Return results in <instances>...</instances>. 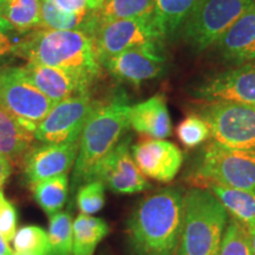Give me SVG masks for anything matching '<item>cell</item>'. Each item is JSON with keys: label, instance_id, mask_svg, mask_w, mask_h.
Segmentation results:
<instances>
[{"label": "cell", "instance_id": "obj_29", "mask_svg": "<svg viewBox=\"0 0 255 255\" xmlns=\"http://www.w3.org/2000/svg\"><path fill=\"white\" fill-rule=\"evenodd\" d=\"M218 255H254L247 228L238 220H228Z\"/></svg>", "mask_w": 255, "mask_h": 255}, {"label": "cell", "instance_id": "obj_28", "mask_svg": "<svg viewBox=\"0 0 255 255\" xmlns=\"http://www.w3.org/2000/svg\"><path fill=\"white\" fill-rule=\"evenodd\" d=\"M13 246L20 254L47 255L50 252L49 234L38 226H24L15 233Z\"/></svg>", "mask_w": 255, "mask_h": 255}, {"label": "cell", "instance_id": "obj_12", "mask_svg": "<svg viewBox=\"0 0 255 255\" xmlns=\"http://www.w3.org/2000/svg\"><path fill=\"white\" fill-rule=\"evenodd\" d=\"M194 96L206 102H238L255 107V62L208 77L195 88Z\"/></svg>", "mask_w": 255, "mask_h": 255}, {"label": "cell", "instance_id": "obj_11", "mask_svg": "<svg viewBox=\"0 0 255 255\" xmlns=\"http://www.w3.org/2000/svg\"><path fill=\"white\" fill-rule=\"evenodd\" d=\"M96 180L117 194H136L150 188V183L133 159L130 136L121 139L116 148L102 161L96 171Z\"/></svg>", "mask_w": 255, "mask_h": 255}, {"label": "cell", "instance_id": "obj_23", "mask_svg": "<svg viewBox=\"0 0 255 255\" xmlns=\"http://www.w3.org/2000/svg\"><path fill=\"white\" fill-rule=\"evenodd\" d=\"M108 233L109 226L104 220L79 214L72 223V255H94Z\"/></svg>", "mask_w": 255, "mask_h": 255}, {"label": "cell", "instance_id": "obj_24", "mask_svg": "<svg viewBox=\"0 0 255 255\" xmlns=\"http://www.w3.org/2000/svg\"><path fill=\"white\" fill-rule=\"evenodd\" d=\"M91 12L97 25L120 19L154 18L157 15L155 0H107L100 8Z\"/></svg>", "mask_w": 255, "mask_h": 255}, {"label": "cell", "instance_id": "obj_15", "mask_svg": "<svg viewBox=\"0 0 255 255\" xmlns=\"http://www.w3.org/2000/svg\"><path fill=\"white\" fill-rule=\"evenodd\" d=\"M131 150L141 173L158 182H170L182 167V151L176 144L164 139H145L133 145Z\"/></svg>", "mask_w": 255, "mask_h": 255}, {"label": "cell", "instance_id": "obj_20", "mask_svg": "<svg viewBox=\"0 0 255 255\" xmlns=\"http://www.w3.org/2000/svg\"><path fill=\"white\" fill-rule=\"evenodd\" d=\"M206 188L214 194L233 219L245 227L255 225V190L239 189L219 183H207Z\"/></svg>", "mask_w": 255, "mask_h": 255}, {"label": "cell", "instance_id": "obj_9", "mask_svg": "<svg viewBox=\"0 0 255 255\" xmlns=\"http://www.w3.org/2000/svg\"><path fill=\"white\" fill-rule=\"evenodd\" d=\"M55 105L33 85L23 68H0V107L31 131Z\"/></svg>", "mask_w": 255, "mask_h": 255}, {"label": "cell", "instance_id": "obj_39", "mask_svg": "<svg viewBox=\"0 0 255 255\" xmlns=\"http://www.w3.org/2000/svg\"><path fill=\"white\" fill-rule=\"evenodd\" d=\"M2 4H4V0H0V19H1V12H2Z\"/></svg>", "mask_w": 255, "mask_h": 255}, {"label": "cell", "instance_id": "obj_18", "mask_svg": "<svg viewBox=\"0 0 255 255\" xmlns=\"http://www.w3.org/2000/svg\"><path fill=\"white\" fill-rule=\"evenodd\" d=\"M130 127L150 138L164 139L171 133V120L163 95H156L130 107Z\"/></svg>", "mask_w": 255, "mask_h": 255}, {"label": "cell", "instance_id": "obj_13", "mask_svg": "<svg viewBox=\"0 0 255 255\" xmlns=\"http://www.w3.org/2000/svg\"><path fill=\"white\" fill-rule=\"evenodd\" d=\"M163 46L146 45L123 51L104 60V66L110 75L119 81L138 85L162 75L165 68Z\"/></svg>", "mask_w": 255, "mask_h": 255}, {"label": "cell", "instance_id": "obj_16", "mask_svg": "<svg viewBox=\"0 0 255 255\" xmlns=\"http://www.w3.org/2000/svg\"><path fill=\"white\" fill-rule=\"evenodd\" d=\"M23 71L34 87L55 104L73 96L90 92L91 87L88 83L62 69L39 63H26Z\"/></svg>", "mask_w": 255, "mask_h": 255}, {"label": "cell", "instance_id": "obj_40", "mask_svg": "<svg viewBox=\"0 0 255 255\" xmlns=\"http://www.w3.org/2000/svg\"><path fill=\"white\" fill-rule=\"evenodd\" d=\"M13 255H25V254H20V253H15V254H13Z\"/></svg>", "mask_w": 255, "mask_h": 255}, {"label": "cell", "instance_id": "obj_21", "mask_svg": "<svg viewBox=\"0 0 255 255\" xmlns=\"http://www.w3.org/2000/svg\"><path fill=\"white\" fill-rule=\"evenodd\" d=\"M96 26V19L91 11L87 14L64 11L53 0H40V24L44 30H77L89 36Z\"/></svg>", "mask_w": 255, "mask_h": 255}, {"label": "cell", "instance_id": "obj_35", "mask_svg": "<svg viewBox=\"0 0 255 255\" xmlns=\"http://www.w3.org/2000/svg\"><path fill=\"white\" fill-rule=\"evenodd\" d=\"M12 173V164L11 161L4 156L2 154H0V190L1 188L4 187V184L7 178L9 177V175Z\"/></svg>", "mask_w": 255, "mask_h": 255}, {"label": "cell", "instance_id": "obj_30", "mask_svg": "<svg viewBox=\"0 0 255 255\" xmlns=\"http://www.w3.org/2000/svg\"><path fill=\"white\" fill-rule=\"evenodd\" d=\"M104 191L105 186L98 180L83 184L76 191V202L82 214L92 215L103 208L105 203Z\"/></svg>", "mask_w": 255, "mask_h": 255}, {"label": "cell", "instance_id": "obj_33", "mask_svg": "<svg viewBox=\"0 0 255 255\" xmlns=\"http://www.w3.org/2000/svg\"><path fill=\"white\" fill-rule=\"evenodd\" d=\"M60 8L71 13L87 14L89 9V0H53Z\"/></svg>", "mask_w": 255, "mask_h": 255}, {"label": "cell", "instance_id": "obj_8", "mask_svg": "<svg viewBox=\"0 0 255 255\" xmlns=\"http://www.w3.org/2000/svg\"><path fill=\"white\" fill-rule=\"evenodd\" d=\"M200 116L214 142L229 148L255 150V107L238 102H208Z\"/></svg>", "mask_w": 255, "mask_h": 255}, {"label": "cell", "instance_id": "obj_25", "mask_svg": "<svg viewBox=\"0 0 255 255\" xmlns=\"http://www.w3.org/2000/svg\"><path fill=\"white\" fill-rule=\"evenodd\" d=\"M32 190L40 208L49 215H53L65 205L69 190V178L66 174L47 178L33 184Z\"/></svg>", "mask_w": 255, "mask_h": 255}, {"label": "cell", "instance_id": "obj_26", "mask_svg": "<svg viewBox=\"0 0 255 255\" xmlns=\"http://www.w3.org/2000/svg\"><path fill=\"white\" fill-rule=\"evenodd\" d=\"M157 21L163 34L173 36L196 7L200 0H155Z\"/></svg>", "mask_w": 255, "mask_h": 255}, {"label": "cell", "instance_id": "obj_6", "mask_svg": "<svg viewBox=\"0 0 255 255\" xmlns=\"http://www.w3.org/2000/svg\"><path fill=\"white\" fill-rule=\"evenodd\" d=\"M195 175L207 183L255 190V150L212 142L201 155Z\"/></svg>", "mask_w": 255, "mask_h": 255}, {"label": "cell", "instance_id": "obj_17", "mask_svg": "<svg viewBox=\"0 0 255 255\" xmlns=\"http://www.w3.org/2000/svg\"><path fill=\"white\" fill-rule=\"evenodd\" d=\"M215 45L222 58L229 63L242 65L255 62V4L222 34Z\"/></svg>", "mask_w": 255, "mask_h": 255}, {"label": "cell", "instance_id": "obj_36", "mask_svg": "<svg viewBox=\"0 0 255 255\" xmlns=\"http://www.w3.org/2000/svg\"><path fill=\"white\" fill-rule=\"evenodd\" d=\"M0 255H13V252L8 246V242L2 238L1 234H0Z\"/></svg>", "mask_w": 255, "mask_h": 255}, {"label": "cell", "instance_id": "obj_22", "mask_svg": "<svg viewBox=\"0 0 255 255\" xmlns=\"http://www.w3.org/2000/svg\"><path fill=\"white\" fill-rule=\"evenodd\" d=\"M0 21L19 34L36 30L40 24V0H4Z\"/></svg>", "mask_w": 255, "mask_h": 255}, {"label": "cell", "instance_id": "obj_5", "mask_svg": "<svg viewBox=\"0 0 255 255\" xmlns=\"http://www.w3.org/2000/svg\"><path fill=\"white\" fill-rule=\"evenodd\" d=\"M255 0H200L183 24V38L196 52L215 45Z\"/></svg>", "mask_w": 255, "mask_h": 255}, {"label": "cell", "instance_id": "obj_14", "mask_svg": "<svg viewBox=\"0 0 255 255\" xmlns=\"http://www.w3.org/2000/svg\"><path fill=\"white\" fill-rule=\"evenodd\" d=\"M79 139L66 143H44L32 146L23 159L24 174L31 186L66 174L76 162Z\"/></svg>", "mask_w": 255, "mask_h": 255}, {"label": "cell", "instance_id": "obj_37", "mask_svg": "<svg viewBox=\"0 0 255 255\" xmlns=\"http://www.w3.org/2000/svg\"><path fill=\"white\" fill-rule=\"evenodd\" d=\"M248 231V235H250V241H251V247L252 252L255 255V225L251 226V227H246Z\"/></svg>", "mask_w": 255, "mask_h": 255}, {"label": "cell", "instance_id": "obj_32", "mask_svg": "<svg viewBox=\"0 0 255 255\" xmlns=\"http://www.w3.org/2000/svg\"><path fill=\"white\" fill-rule=\"evenodd\" d=\"M17 210L7 199H5L4 194L0 190V234L7 242L14 239L17 233Z\"/></svg>", "mask_w": 255, "mask_h": 255}, {"label": "cell", "instance_id": "obj_3", "mask_svg": "<svg viewBox=\"0 0 255 255\" xmlns=\"http://www.w3.org/2000/svg\"><path fill=\"white\" fill-rule=\"evenodd\" d=\"M131 105L122 100L98 103L84 124L77 158L71 181V193L83 184L95 181L96 171L102 161L116 148L130 127L129 111Z\"/></svg>", "mask_w": 255, "mask_h": 255}, {"label": "cell", "instance_id": "obj_1", "mask_svg": "<svg viewBox=\"0 0 255 255\" xmlns=\"http://www.w3.org/2000/svg\"><path fill=\"white\" fill-rule=\"evenodd\" d=\"M184 193L169 187L145 197L127 223L129 255H177Z\"/></svg>", "mask_w": 255, "mask_h": 255}, {"label": "cell", "instance_id": "obj_19", "mask_svg": "<svg viewBox=\"0 0 255 255\" xmlns=\"http://www.w3.org/2000/svg\"><path fill=\"white\" fill-rule=\"evenodd\" d=\"M34 139L33 131L0 107V154L9 161H23Z\"/></svg>", "mask_w": 255, "mask_h": 255}, {"label": "cell", "instance_id": "obj_31", "mask_svg": "<svg viewBox=\"0 0 255 255\" xmlns=\"http://www.w3.org/2000/svg\"><path fill=\"white\" fill-rule=\"evenodd\" d=\"M177 136L187 148H195L209 138L210 130L202 117L190 115L177 127Z\"/></svg>", "mask_w": 255, "mask_h": 255}, {"label": "cell", "instance_id": "obj_10", "mask_svg": "<svg viewBox=\"0 0 255 255\" xmlns=\"http://www.w3.org/2000/svg\"><path fill=\"white\" fill-rule=\"evenodd\" d=\"M98 103L90 92L58 102L37 127L34 137L43 143H66L79 139L85 122Z\"/></svg>", "mask_w": 255, "mask_h": 255}, {"label": "cell", "instance_id": "obj_34", "mask_svg": "<svg viewBox=\"0 0 255 255\" xmlns=\"http://www.w3.org/2000/svg\"><path fill=\"white\" fill-rule=\"evenodd\" d=\"M8 32H11L4 24L0 21V59L8 53L13 52L15 43L9 37Z\"/></svg>", "mask_w": 255, "mask_h": 255}, {"label": "cell", "instance_id": "obj_4", "mask_svg": "<svg viewBox=\"0 0 255 255\" xmlns=\"http://www.w3.org/2000/svg\"><path fill=\"white\" fill-rule=\"evenodd\" d=\"M228 220V212L208 188L188 190L177 255H218Z\"/></svg>", "mask_w": 255, "mask_h": 255}, {"label": "cell", "instance_id": "obj_27", "mask_svg": "<svg viewBox=\"0 0 255 255\" xmlns=\"http://www.w3.org/2000/svg\"><path fill=\"white\" fill-rule=\"evenodd\" d=\"M49 241L47 255H72V221L69 213L58 212L51 215Z\"/></svg>", "mask_w": 255, "mask_h": 255}, {"label": "cell", "instance_id": "obj_2", "mask_svg": "<svg viewBox=\"0 0 255 255\" xmlns=\"http://www.w3.org/2000/svg\"><path fill=\"white\" fill-rule=\"evenodd\" d=\"M12 53L27 63H39L68 71L90 87L102 73L94 41L83 31L36 28L15 43Z\"/></svg>", "mask_w": 255, "mask_h": 255}, {"label": "cell", "instance_id": "obj_38", "mask_svg": "<svg viewBox=\"0 0 255 255\" xmlns=\"http://www.w3.org/2000/svg\"><path fill=\"white\" fill-rule=\"evenodd\" d=\"M107 0H89V9L90 11H95V9H98Z\"/></svg>", "mask_w": 255, "mask_h": 255}, {"label": "cell", "instance_id": "obj_7", "mask_svg": "<svg viewBox=\"0 0 255 255\" xmlns=\"http://www.w3.org/2000/svg\"><path fill=\"white\" fill-rule=\"evenodd\" d=\"M101 64L133 47L163 46L165 36L157 18L120 19L98 24L90 34Z\"/></svg>", "mask_w": 255, "mask_h": 255}]
</instances>
